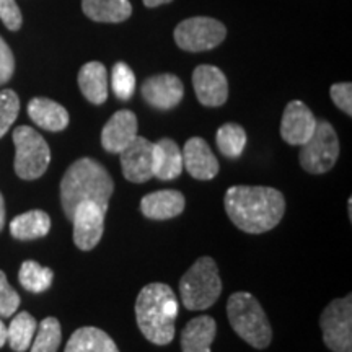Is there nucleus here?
I'll use <instances>...</instances> for the list:
<instances>
[{
    "instance_id": "obj_1",
    "label": "nucleus",
    "mask_w": 352,
    "mask_h": 352,
    "mask_svg": "<svg viewBox=\"0 0 352 352\" xmlns=\"http://www.w3.org/2000/svg\"><path fill=\"white\" fill-rule=\"evenodd\" d=\"M223 202L232 222L254 235L272 230L285 212L283 192L267 186H232Z\"/></svg>"
},
{
    "instance_id": "obj_2",
    "label": "nucleus",
    "mask_w": 352,
    "mask_h": 352,
    "mask_svg": "<svg viewBox=\"0 0 352 352\" xmlns=\"http://www.w3.org/2000/svg\"><path fill=\"white\" fill-rule=\"evenodd\" d=\"M114 183L108 170L94 158H80L65 171L60 182V204L70 220L80 202L94 201L103 210H108Z\"/></svg>"
},
{
    "instance_id": "obj_3",
    "label": "nucleus",
    "mask_w": 352,
    "mask_h": 352,
    "mask_svg": "<svg viewBox=\"0 0 352 352\" xmlns=\"http://www.w3.org/2000/svg\"><path fill=\"white\" fill-rule=\"evenodd\" d=\"M178 302L170 285L153 283L140 290L135 300V320L140 331L157 346H166L175 338Z\"/></svg>"
},
{
    "instance_id": "obj_4",
    "label": "nucleus",
    "mask_w": 352,
    "mask_h": 352,
    "mask_svg": "<svg viewBox=\"0 0 352 352\" xmlns=\"http://www.w3.org/2000/svg\"><path fill=\"white\" fill-rule=\"evenodd\" d=\"M227 316L235 331L245 342L256 349L271 344L272 329L261 303L248 292H235L227 302Z\"/></svg>"
},
{
    "instance_id": "obj_5",
    "label": "nucleus",
    "mask_w": 352,
    "mask_h": 352,
    "mask_svg": "<svg viewBox=\"0 0 352 352\" xmlns=\"http://www.w3.org/2000/svg\"><path fill=\"white\" fill-rule=\"evenodd\" d=\"M222 292L219 267L212 258L202 256L179 280V296L188 310H206L212 307Z\"/></svg>"
},
{
    "instance_id": "obj_6",
    "label": "nucleus",
    "mask_w": 352,
    "mask_h": 352,
    "mask_svg": "<svg viewBox=\"0 0 352 352\" xmlns=\"http://www.w3.org/2000/svg\"><path fill=\"white\" fill-rule=\"evenodd\" d=\"M15 144V173L19 178L33 182L46 173L51 162L50 145L38 131L30 126H19L13 131Z\"/></svg>"
},
{
    "instance_id": "obj_7",
    "label": "nucleus",
    "mask_w": 352,
    "mask_h": 352,
    "mask_svg": "<svg viewBox=\"0 0 352 352\" xmlns=\"http://www.w3.org/2000/svg\"><path fill=\"white\" fill-rule=\"evenodd\" d=\"M302 168L314 175L328 173L340 157V140L328 121H316L311 138L300 145Z\"/></svg>"
},
{
    "instance_id": "obj_8",
    "label": "nucleus",
    "mask_w": 352,
    "mask_h": 352,
    "mask_svg": "<svg viewBox=\"0 0 352 352\" xmlns=\"http://www.w3.org/2000/svg\"><path fill=\"white\" fill-rule=\"evenodd\" d=\"M323 341L333 352H352V298H336L320 316Z\"/></svg>"
},
{
    "instance_id": "obj_9",
    "label": "nucleus",
    "mask_w": 352,
    "mask_h": 352,
    "mask_svg": "<svg viewBox=\"0 0 352 352\" xmlns=\"http://www.w3.org/2000/svg\"><path fill=\"white\" fill-rule=\"evenodd\" d=\"M226 36V25L209 16H192L182 21L175 30L176 44L188 52L214 50L219 44H222Z\"/></svg>"
},
{
    "instance_id": "obj_10",
    "label": "nucleus",
    "mask_w": 352,
    "mask_h": 352,
    "mask_svg": "<svg viewBox=\"0 0 352 352\" xmlns=\"http://www.w3.org/2000/svg\"><path fill=\"white\" fill-rule=\"evenodd\" d=\"M104 214L98 204L94 201L80 202L74 210V241L82 252H90L100 243L104 232Z\"/></svg>"
},
{
    "instance_id": "obj_11",
    "label": "nucleus",
    "mask_w": 352,
    "mask_h": 352,
    "mask_svg": "<svg viewBox=\"0 0 352 352\" xmlns=\"http://www.w3.org/2000/svg\"><path fill=\"white\" fill-rule=\"evenodd\" d=\"M121 168L131 183H145L153 176V144L138 135L120 152Z\"/></svg>"
},
{
    "instance_id": "obj_12",
    "label": "nucleus",
    "mask_w": 352,
    "mask_h": 352,
    "mask_svg": "<svg viewBox=\"0 0 352 352\" xmlns=\"http://www.w3.org/2000/svg\"><path fill=\"white\" fill-rule=\"evenodd\" d=\"M192 87H195L197 100L204 107H222L228 98L227 77L215 65H197L192 72Z\"/></svg>"
},
{
    "instance_id": "obj_13",
    "label": "nucleus",
    "mask_w": 352,
    "mask_h": 352,
    "mask_svg": "<svg viewBox=\"0 0 352 352\" xmlns=\"http://www.w3.org/2000/svg\"><path fill=\"white\" fill-rule=\"evenodd\" d=\"M145 103L157 109H171L183 100V82L173 74H160L147 78L140 87Z\"/></svg>"
},
{
    "instance_id": "obj_14",
    "label": "nucleus",
    "mask_w": 352,
    "mask_h": 352,
    "mask_svg": "<svg viewBox=\"0 0 352 352\" xmlns=\"http://www.w3.org/2000/svg\"><path fill=\"white\" fill-rule=\"evenodd\" d=\"M316 127V118L302 101L294 100L285 107L280 121V138L289 145H303L311 138Z\"/></svg>"
},
{
    "instance_id": "obj_15",
    "label": "nucleus",
    "mask_w": 352,
    "mask_h": 352,
    "mask_svg": "<svg viewBox=\"0 0 352 352\" xmlns=\"http://www.w3.org/2000/svg\"><path fill=\"white\" fill-rule=\"evenodd\" d=\"M138 116L129 109L114 113L101 131V145L109 153H120L138 138Z\"/></svg>"
},
{
    "instance_id": "obj_16",
    "label": "nucleus",
    "mask_w": 352,
    "mask_h": 352,
    "mask_svg": "<svg viewBox=\"0 0 352 352\" xmlns=\"http://www.w3.org/2000/svg\"><path fill=\"white\" fill-rule=\"evenodd\" d=\"M183 168L192 178L208 182L219 173V162L214 152L210 151L209 144L201 138H191L186 140L183 147Z\"/></svg>"
},
{
    "instance_id": "obj_17",
    "label": "nucleus",
    "mask_w": 352,
    "mask_h": 352,
    "mask_svg": "<svg viewBox=\"0 0 352 352\" xmlns=\"http://www.w3.org/2000/svg\"><path fill=\"white\" fill-rule=\"evenodd\" d=\"M184 196L175 189H164L144 196L140 201V210L147 219L168 220L178 217L184 210Z\"/></svg>"
},
{
    "instance_id": "obj_18",
    "label": "nucleus",
    "mask_w": 352,
    "mask_h": 352,
    "mask_svg": "<svg viewBox=\"0 0 352 352\" xmlns=\"http://www.w3.org/2000/svg\"><path fill=\"white\" fill-rule=\"evenodd\" d=\"M183 173V153L173 139H160L153 144V176L171 182Z\"/></svg>"
},
{
    "instance_id": "obj_19",
    "label": "nucleus",
    "mask_w": 352,
    "mask_h": 352,
    "mask_svg": "<svg viewBox=\"0 0 352 352\" xmlns=\"http://www.w3.org/2000/svg\"><path fill=\"white\" fill-rule=\"evenodd\" d=\"M217 334V324L212 316L202 315L192 318L182 333L183 352H210Z\"/></svg>"
},
{
    "instance_id": "obj_20",
    "label": "nucleus",
    "mask_w": 352,
    "mask_h": 352,
    "mask_svg": "<svg viewBox=\"0 0 352 352\" xmlns=\"http://www.w3.org/2000/svg\"><path fill=\"white\" fill-rule=\"evenodd\" d=\"M28 114L33 122L41 129L59 132L69 126V113L63 104L56 103L50 98H33L28 103Z\"/></svg>"
},
{
    "instance_id": "obj_21",
    "label": "nucleus",
    "mask_w": 352,
    "mask_h": 352,
    "mask_svg": "<svg viewBox=\"0 0 352 352\" xmlns=\"http://www.w3.org/2000/svg\"><path fill=\"white\" fill-rule=\"evenodd\" d=\"M78 87L82 95L94 104L108 100V70L101 63H87L78 72Z\"/></svg>"
},
{
    "instance_id": "obj_22",
    "label": "nucleus",
    "mask_w": 352,
    "mask_h": 352,
    "mask_svg": "<svg viewBox=\"0 0 352 352\" xmlns=\"http://www.w3.org/2000/svg\"><path fill=\"white\" fill-rule=\"evenodd\" d=\"M82 10L100 23H121L132 15L129 0H82Z\"/></svg>"
},
{
    "instance_id": "obj_23",
    "label": "nucleus",
    "mask_w": 352,
    "mask_h": 352,
    "mask_svg": "<svg viewBox=\"0 0 352 352\" xmlns=\"http://www.w3.org/2000/svg\"><path fill=\"white\" fill-rule=\"evenodd\" d=\"M64 352H120V349L103 329L83 327L70 336Z\"/></svg>"
},
{
    "instance_id": "obj_24",
    "label": "nucleus",
    "mask_w": 352,
    "mask_h": 352,
    "mask_svg": "<svg viewBox=\"0 0 352 352\" xmlns=\"http://www.w3.org/2000/svg\"><path fill=\"white\" fill-rule=\"evenodd\" d=\"M51 230V219L44 210H28L10 222V233L16 240H36Z\"/></svg>"
},
{
    "instance_id": "obj_25",
    "label": "nucleus",
    "mask_w": 352,
    "mask_h": 352,
    "mask_svg": "<svg viewBox=\"0 0 352 352\" xmlns=\"http://www.w3.org/2000/svg\"><path fill=\"white\" fill-rule=\"evenodd\" d=\"M38 323L28 311H20L13 316L7 328V342L15 352H25L32 346L34 333H36Z\"/></svg>"
},
{
    "instance_id": "obj_26",
    "label": "nucleus",
    "mask_w": 352,
    "mask_h": 352,
    "mask_svg": "<svg viewBox=\"0 0 352 352\" xmlns=\"http://www.w3.org/2000/svg\"><path fill=\"white\" fill-rule=\"evenodd\" d=\"M19 280L28 292L39 294L51 287L52 280H54V272L50 267H44L39 263L28 259V261L21 264L19 271Z\"/></svg>"
},
{
    "instance_id": "obj_27",
    "label": "nucleus",
    "mask_w": 352,
    "mask_h": 352,
    "mask_svg": "<svg viewBox=\"0 0 352 352\" xmlns=\"http://www.w3.org/2000/svg\"><path fill=\"white\" fill-rule=\"evenodd\" d=\"M215 142H217L219 151L223 157L239 158L245 151L246 132L240 124L227 122V124L219 127Z\"/></svg>"
},
{
    "instance_id": "obj_28",
    "label": "nucleus",
    "mask_w": 352,
    "mask_h": 352,
    "mask_svg": "<svg viewBox=\"0 0 352 352\" xmlns=\"http://www.w3.org/2000/svg\"><path fill=\"white\" fill-rule=\"evenodd\" d=\"M60 341H63V331H60L59 320L47 316L39 323L30 347L32 352H57Z\"/></svg>"
},
{
    "instance_id": "obj_29",
    "label": "nucleus",
    "mask_w": 352,
    "mask_h": 352,
    "mask_svg": "<svg viewBox=\"0 0 352 352\" xmlns=\"http://www.w3.org/2000/svg\"><path fill=\"white\" fill-rule=\"evenodd\" d=\"M111 85L114 95L120 100H129L135 91V76L126 63H118L111 72Z\"/></svg>"
},
{
    "instance_id": "obj_30",
    "label": "nucleus",
    "mask_w": 352,
    "mask_h": 352,
    "mask_svg": "<svg viewBox=\"0 0 352 352\" xmlns=\"http://www.w3.org/2000/svg\"><path fill=\"white\" fill-rule=\"evenodd\" d=\"M20 113V98L15 91L7 88L0 91V139L7 134Z\"/></svg>"
},
{
    "instance_id": "obj_31",
    "label": "nucleus",
    "mask_w": 352,
    "mask_h": 352,
    "mask_svg": "<svg viewBox=\"0 0 352 352\" xmlns=\"http://www.w3.org/2000/svg\"><path fill=\"white\" fill-rule=\"evenodd\" d=\"M20 307V296L16 290L8 284L6 272L0 271V316L8 318L15 315Z\"/></svg>"
},
{
    "instance_id": "obj_32",
    "label": "nucleus",
    "mask_w": 352,
    "mask_h": 352,
    "mask_svg": "<svg viewBox=\"0 0 352 352\" xmlns=\"http://www.w3.org/2000/svg\"><path fill=\"white\" fill-rule=\"evenodd\" d=\"M0 20L10 32H16L21 28L23 16H21L20 7L15 0H0Z\"/></svg>"
},
{
    "instance_id": "obj_33",
    "label": "nucleus",
    "mask_w": 352,
    "mask_h": 352,
    "mask_svg": "<svg viewBox=\"0 0 352 352\" xmlns=\"http://www.w3.org/2000/svg\"><path fill=\"white\" fill-rule=\"evenodd\" d=\"M333 103L336 104L341 111H344L347 116L352 114V85L349 82L342 83H334L329 90Z\"/></svg>"
},
{
    "instance_id": "obj_34",
    "label": "nucleus",
    "mask_w": 352,
    "mask_h": 352,
    "mask_svg": "<svg viewBox=\"0 0 352 352\" xmlns=\"http://www.w3.org/2000/svg\"><path fill=\"white\" fill-rule=\"evenodd\" d=\"M15 72V57L8 44L0 36V85L10 80Z\"/></svg>"
},
{
    "instance_id": "obj_35",
    "label": "nucleus",
    "mask_w": 352,
    "mask_h": 352,
    "mask_svg": "<svg viewBox=\"0 0 352 352\" xmlns=\"http://www.w3.org/2000/svg\"><path fill=\"white\" fill-rule=\"evenodd\" d=\"M6 226V201H3L2 192H0V232Z\"/></svg>"
},
{
    "instance_id": "obj_36",
    "label": "nucleus",
    "mask_w": 352,
    "mask_h": 352,
    "mask_svg": "<svg viewBox=\"0 0 352 352\" xmlns=\"http://www.w3.org/2000/svg\"><path fill=\"white\" fill-rule=\"evenodd\" d=\"M171 0H144V6L148 8L158 7V6H165V3H170Z\"/></svg>"
},
{
    "instance_id": "obj_37",
    "label": "nucleus",
    "mask_w": 352,
    "mask_h": 352,
    "mask_svg": "<svg viewBox=\"0 0 352 352\" xmlns=\"http://www.w3.org/2000/svg\"><path fill=\"white\" fill-rule=\"evenodd\" d=\"M7 342V327L3 324V321L0 320V347Z\"/></svg>"
}]
</instances>
